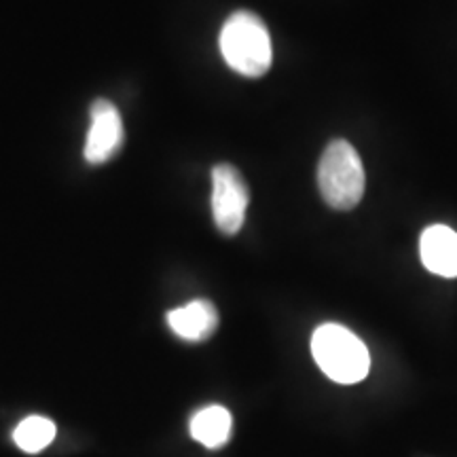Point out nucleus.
<instances>
[{
	"instance_id": "f03ea898",
	"label": "nucleus",
	"mask_w": 457,
	"mask_h": 457,
	"mask_svg": "<svg viewBox=\"0 0 457 457\" xmlns=\"http://www.w3.org/2000/svg\"><path fill=\"white\" fill-rule=\"evenodd\" d=\"M313 360L335 384L352 386L369 375L370 356L362 339L341 324H322L312 337Z\"/></svg>"
},
{
	"instance_id": "423d86ee",
	"label": "nucleus",
	"mask_w": 457,
	"mask_h": 457,
	"mask_svg": "<svg viewBox=\"0 0 457 457\" xmlns=\"http://www.w3.org/2000/svg\"><path fill=\"white\" fill-rule=\"evenodd\" d=\"M420 256L434 276L457 278V231L447 225H432L421 233Z\"/></svg>"
},
{
	"instance_id": "20e7f679",
	"label": "nucleus",
	"mask_w": 457,
	"mask_h": 457,
	"mask_svg": "<svg viewBox=\"0 0 457 457\" xmlns=\"http://www.w3.org/2000/svg\"><path fill=\"white\" fill-rule=\"evenodd\" d=\"M250 191L242 171L228 163L212 168V216L225 236H236L245 220Z\"/></svg>"
},
{
	"instance_id": "f257e3e1",
	"label": "nucleus",
	"mask_w": 457,
	"mask_h": 457,
	"mask_svg": "<svg viewBox=\"0 0 457 457\" xmlns=\"http://www.w3.org/2000/svg\"><path fill=\"white\" fill-rule=\"evenodd\" d=\"M219 45L228 68L244 77H262L271 68L273 47L270 30L261 17L250 11H236L228 15L220 30Z\"/></svg>"
},
{
	"instance_id": "6e6552de",
	"label": "nucleus",
	"mask_w": 457,
	"mask_h": 457,
	"mask_svg": "<svg viewBox=\"0 0 457 457\" xmlns=\"http://www.w3.org/2000/svg\"><path fill=\"white\" fill-rule=\"evenodd\" d=\"M188 430H191V436L199 445H204V447L220 449L222 445H227L228 436H231L233 417L220 404H210V407L199 409L191 417Z\"/></svg>"
},
{
	"instance_id": "1a4fd4ad",
	"label": "nucleus",
	"mask_w": 457,
	"mask_h": 457,
	"mask_svg": "<svg viewBox=\"0 0 457 457\" xmlns=\"http://www.w3.org/2000/svg\"><path fill=\"white\" fill-rule=\"evenodd\" d=\"M55 438V424L47 417L30 415L15 428L13 441L24 453H41Z\"/></svg>"
},
{
	"instance_id": "39448f33",
	"label": "nucleus",
	"mask_w": 457,
	"mask_h": 457,
	"mask_svg": "<svg viewBox=\"0 0 457 457\" xmlns=\"http://www.w3.org/2000/svg\"><path fill=\"white\" fill-rule=\"evenodd\" d=\"M89 134L85 140V159L91 165L106 163L123 145V121L117 106L108 100H96L89 108Z\"/></svg>"
},
{
	"instance_id": "7ed1b4c3",
	"label": "nucleus",
	"mask_w": 457,
	"mask_h": 457,
	"mask_svg": "<svg viewBox=\"0 0 457 457\" xmlns=\"http://www.w3.org/2000/svg\"><path fill=\"white\" fill-rule=\"evenodd\" d=\"M364 168L358 151L347 140H333L318 163L320 195L333 210L356 208L364 195Z\"/></svg>"
},
{
	"instance_id": "0eeeda50",
	"label": "nucleus",
	"mask_w": 457,
	"mask_h": 457,
	"mask_svg": "<svg viewBox=\"0 0 457 457\" xmlns=\"http://www.w3.org/2000/svg\"><path fill=\"white\" fill-rule=\"evenodd\" d=\"M165 320H168L171 333L193 343L210 339L220 322L216 307L205 299H195L179 310H171Z\"/></svg>"
}]
</instances>
